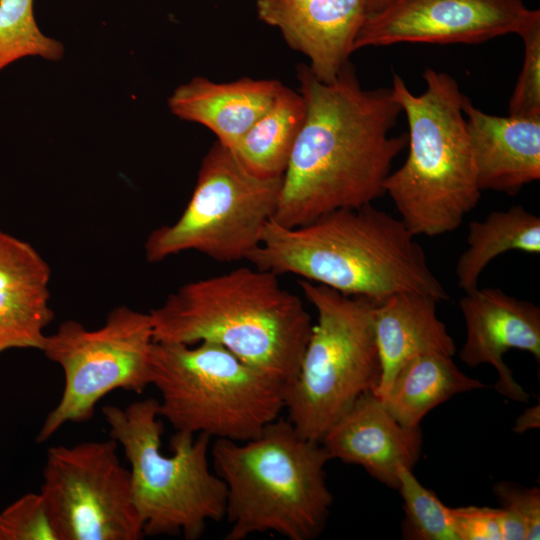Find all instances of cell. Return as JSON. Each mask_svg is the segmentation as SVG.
<instances>
[{
	"instance_id": "obj_5",
	"label": "cell",
	"mask_w": 540,
	"mask_h": 540,
	"mask_svg": "<svg viewBox=\"0 0 540 540\" xmlns=\"http://www.w3.org/2000/svg\"><path fill=\"white\" fill-rule=\"evenodd\" d=\"M426 89L413 94L399 75L392 94L408 123L409 151L383 184L415 236L456 230L481 198L463 112L465 95L447 73L427 68Z\"/></svg>"
},
{
	"instance_id": "obj_6",
	"label": "cell",
	"mask_w": 540,
	"mask_h": 540,
	"mask_svg": "<svg viewBox=\"0 0 540 540\" xmlns=\"http://www.w3.org/2000/svg\"><path fill=\"white\" fill-rule=\"evenodd\" d=\"M110 437L123 448L130 469L134 507L144 535L198 539L208 521L225 517L226 485L210 468L206 434L176 432L172 452L161 451L158 400L148 398L126 408L102 409Z\"/></svg>"
},
{
	"instance_id": "obj_7",
	"label": "cell",
	"mask_w": 540,
	"mask_h": 540,
	"mask_svg": "<svg viewBox=\"0 0 540 540\" xmlns=\"http://www.w3.org/2000/svg\"><path fill=\"white\" fill-rule=\"evenodd\" d=\"M150 378L159 416L176 432L244 442L284 409L282 381L213 342L154 341Z\"/></svg>"
},
{
	"instance_id": "obj_25",
	"label": "cell",
	"mask_w": 540,
	"mask_h": 540,
	"mask_svg": "<svg viewBox=\"0 0 540 540\" xmlns=\"http://www.w3.org/2000/svg\"><path fill=\"white\" fill-rule=\"evenodd\" d=\"M0 540H59L41 493H27L0 512Z\"/></svg>"
},
{
	"instance_id": "obj_10",
	"label": "cell",
	"mask_w": 540,
	"mask_h": 540,
	"mask_svg": "<svg viewBox=\"0 0 540 540\" xmlns=\"http://www.w3.org/2000/svg\"><path fill=\"white\" fill-rule=\"evenodd\" d=\"M153 343L149 312L124 305L111 310L98 329L67 320L46 335L41 351L62 368L64 388L36 441H47L68 422L90 419L96 404L116 389L141 393L151 381Z\"/></svg>"
},
{
	"instance_id": "obj_3",
	"label": "cell",
	"mask_w": 540,
	"mask_h": 540,
	"mask_svg": "<svg viewBox=\"0 0 540 540\" xmlns=\"http://www.w3.org/2000/svg\"><path fill=\"white\" fill-rule=\"evenodd\" d=\"M277 277L239 267L180 286L149 311L154 341L219 344L287 386L313 324L302 300Z\"/></svg>"
},
{
	"instance_id": "obj_8",
	"label": "cell",
	"mask_w": 540,
	"mask_h": 540,
	"mask_svg": "<svg viewBox=\"0 0 540 540\" xmlns=\"http://www.w3.org/2000/svg\"><path fill=\"white\" fill-rule=\"evenodd\" d=\"M317 321L294 380L284 388L288 420L305 438L320 442L328 429L381 378L375 336L376 302L299 280Z\"/></svg>"
},
{
	"instance_id": "obj_28",
	"label": "cell",
	"mask_w": 540,
	"mask_h": 540,
	"mask_svg": "<svg viewBox=\"0 0 540 540\" xmlns=\"http://www.w3.org/2000/svg\"><path fill=\"white\" fill-rule=\"evenodd\" d=\"M451 514L458 540H502L500 508L467 506Z\"/></svg>"
},
{
	"instance_id": "obj_16",
	"label": "cell",
	"mask_w": 540,
	"mask_h": 540,
	"mask_svg": "<svg viewBox=\"0 0 540 540\" xmlns=\"http://www.w3.org/2000/svg\"><path fill=\"white\" fill-rule=\"evenodd\" d=\"M463 112L481 191L519 192L540 179V116H497L465 96Z\"/></svg>"
},
{
	"instance_id": "obj_11",
	"label": "cell",
	"mask_w": 540,
	"mask_h": 540,
	"mask_svg": "<svg viewBox=\"0 0 540 540\" xmlns=\"http://www.w3.org/2000/svg\"><path fill=\"white\" fill-rule=\"evenodd\" d=\"M110 438L50 447L43 496L59 540H139L143 525L133 504L129 470Z\"/></svg>"
},
{
	"instance_id": "obj_19",
	"label": "cell",
	"mask_w": 540,
	"mask_h": 540,
	"mask_svg": "<svg viewBox=\"0 0 540 540\" xmlns=\"http://www.w3.org/2000/svg\"><path fill=\"white\" fill-rule=\"evenodd\" d=\"M438 302L429 295L400 292L376 303L374 328L381 378L374 393L379 398L411 359L423 354H455V343L436 314Z\"/></svg>"
},
{
	"instance_id": "obj_2",
	"label": "cell",
	"mask_w": 540,
	"mask_h": 540,
	"mask_svg": "<svg viewBox=\"0 0 540 540\" xmlns=\"http://www.w3.org/2000/svg\"><path fill=\"white\" fill-rule=\"evenodd\" d=\"M415 237L400 218L367 204L296 227L271 218L247 260L277 276L294 274L376 303L400 292L447 300Z\"/></svg>"
},
{
	"instance_id": "obj_15",
	"label": "cell",
	"mask_w": 540,
	"mask_h": 540,
	"mask_svg": "<svg viewBox=\"0 0 540 540\" xmlns=\"http://www.w3.org/2000/svg\"><path fill=\"white\" fill-rule=\"evenodd\" d=\"M330 460L361 466L374 479L397 489L401 468L413 469L423 437L420 427L400 424L373 391L360 396L320 441Z\"/></svg>"
},
{
	"instance_id": "obj_22",
	"label": "cell",
	"mask_w": 540,
	"mask_h": 540,
	"mask_svg": "<svg viewBox=\"0 0 540 540\" xmlns=\"http://www.w3.org/2000/svg\"><path fill=\"white\" fill-rule=\"evenodd\" d=\"M305 114L301 94L284 86L273 105L229 149L252 174L283 176Z\"/></svg>"
},
{
	"instance_id": "obj_23",
	"label": "cell",
	"mask_w": 540,
	"mask_h": 540,
	"mask_svg": "<svg viewBox=\"0 0 540 540\" xmlns=\"http://www.w3.org/2000/svg\"><path fill=\"white\" fill-rule=\"evenodd\" d=\"M63 54V45L40 31L33 0H0V71L24 57L58 61Z\"/></svg>"
},
{
	"instance_id": "obj_20",
	"label": "cell",
	"mask_w": 540,
	"mask_h": 540,
	"mask_svg": "<svg viewBox=\"0 0 540 540\" xmlns=\"http://www.w3.org/2000/svg\"><path fill=\"white\" fill-rule=\"evenodd\" d=\"M485 387L464 374L452 356L423 354L398 370L381 400L400 424L417 428L429 411L452 396Z\"/></svg>"
},
{
	"instance_id": "obj_21",
	"label": "cell",
	"mask_w": 540,
	"mask_h": 540,
	"mask_svg": "<svg viewBox=\"0 0 540 540\" xmlns=\"http://www.w3.org/2000/svg\"><path fill=\"white\" fill-rule=\"evenodd\" d=\"M511 250L540 253L539 216L516 205L491 212L481 221H472L468 226L467 248L455 268L459 288L464 292L477 288L485 267Z\"/></svg>"
},
{
	"instance_id": "obj_24",
	"label": "cell",
	"mask_w": 540,
	"mask_h": 540,
	"mask_svg": "<svg viewBox=\"0 0 540 540\" xmlns=\"http://www.w3.org/2000/svg\"><path fill=\"white\" fill-rule=\"evenodd\" d=\"M397 490L404 502L405 518L401 525L404 539L458 540L451 508L424 487L411 469L401 468Z\"/></svg>"
},
{
	"instance_id": "obj_4",
	"label": "cell",
	"mask_w": 540,
	"mask_h": 540,
	"mask_svg": "<svg viewBox=\"0 0 540 540\" xmlns=\"http://www.w3.org/2000/svg\"><path fill=\"white\" fill-rule=\"evenodd\" d=\"M210 454L226 485V540L263 532L311 540L321 533L333 502L325 477L330 458L288 419L248 441L216 439Z\"/></svg>"
},
{
	"instance_id": "obj_14",
	"label": "cell",
	"mask_w": 540,
	"mask_h": 540,
	"mask_svg": "<svg viewBox=\"0 0 540 540\" xmlns=\"http://www.w3.org/2000/svg\"><path fill=\"white\" fill-rule=\"evenodd\" d=\"M368 0H257L258 17L277 28L309 60L322 82L333 81L348 63L367 14Z\"/></svg>"
},
{
	"instance_id": "obj_1",
	"label": "cell",
	"mask_w": 540,
	"mask_h": 540,
	"mask_svg": "<svg viewBox=\"0 0 540 540\" xmlns=\"http://www.w3.org/2000/svg\"><path fill=\"white\" fill-rule=\"evenodd\" d=\"M298 79L306 114L273 216L285 227L372 204L407 144L406 135L391 134L402 113L391 88L364 89L349 62L331 82L305 65Z\"/></svg>"
},
{
	"instance_id": "obj_12",
	"label": "cell",
	"mask_w": 540,
	"mask_h": 540,
	"mask_svg": "<svg viewBox=\"0 0 540 540\" xmlns=\"http://www.w3.org/2000/svg\"><path fill=\"white\" fill-rule=\"evenodd\" d=\"M540 11L522 0H391L365 17L353 51L396 43H481L520 34Z\"/></svg>"
},
{
	"instance_id": "obj_26",
	"label": "cell",
	"mask_w": 540,
	"mask_h": 540,
	"mask_svg": "<svg viewBox=\"0 0 540 540\" xmlns=\"http://www.w3.org/2000/svg\"><path fill=\"white\" fill-rule=\"evenodd\" d=\"M524 61L509 101V114L540 116V12L519 34Z\"/></svg>"
},
{
	"instance_id": "obj_9",
	"label": "cell",
	"mask_w": 540,
	"mask_h": 540,
	"mask_svg": "<svg viewBox=\"0 0 540 540\" xmlns=\"http://www.w3.org/2000/svg\"><path fill=\"white\" fill-rule=\"evenodd\" d=\"M282 180L283 176L252 174L227 146L216 141L202 160L194 191L180 217L148 235L146 260L158 263L189 250L224 263L247 260L274 216Z\"/></svg>"
},
{
	"instance_id": "obj_30",
	"label": "cell",
	"mask_w": 540,
	"mask_h": 540,
	"mask_svg": "<svg viewBox=\"0 0 540 540\" xmlns=\"http://www.w3.org/2000/svg\"><path fill=\"white\" fill-rule=\"evenodd\" d=\"M390 1L391 0H368L366 16L380 10L385 5H387Z\"/></svg>"
},
{
	"instance_id": "obj_18",
	"label": "cell",
	"mask_w": 540,
	"mask_h": 540,
	"mask_svg": "<svg viewBox=\"0 0 540 540\" xmlns=\"http://www.w3.org/2000/svg\"><path fill=\"white\" fill-rule=\"evenodd\" d=\"M283 87L277 80L218 83L195 77L177 87L168 104L175 116L207 127L217 141L232 148L273 105Z\"/></svg>"
},
{
	"instance_id": "obj_27",
	"label": "cell",
	"mask_w": 540,
	"mask_h": 540,
	"mask_svg": "<svg viewBox=\"0 0 540 540\" xmlns=\"http://www.w3.org/2000/svg\"><path fill=\"white\" fill-rule=\"evenodd\" d=\"M493 491L502 505L504 514L524 525L527 540L539 539L540 489L501 481L494 485Z\"/></svg>"
},
{
	"instance_id": "obj_17",
	"label": "cell",
	"mask_w": 540,
	"mask_h": 540,
	"mask_svg": "<svg viewBox=\"0 0 540 540\" xmlns=\"http://www.w3.org/2000/svg\"><path fill=\"white\" fill-rule=\"evenodd\" d=\"M51 269L28 242L0 229V354L43 347L54 318Z\"/></svg>"
},
{
	"instance_id": "obj_13",
	"label": "cell",
	"mask_w": 540,
	"mask_h": 540,
	"mask_svg": "<svg viewBox=\"0 0 540 540\" xmlns=\"http://www.w3.org/2000/svg\"><path fill=\"white\" fill-rule=\"evenodd\" d=\"M460 310L466 325V340L459 352L469 367L492 365L498 373L494 385L502 396L526 403L529 394L514 379L504 362L511 349L529 352L540 362V309L496 288L465 292Z\"/></svg>"
},
{
	"instance_id": "obj_29",
	"label": "cell",
	"mask_w": 540,
	"mask_h": 540,
	"mask_svg": "<svg viewBox=\"0 0 540 540\" xmlns=\"http://www.w3.org/2000/svg\"><path fill=\"white\" fill-rule=\"evenodd\" d=\"M540 426V406L534 405L526 409L516 420L513 432L524 433Z\"/></svg>"
}]
</instances>
